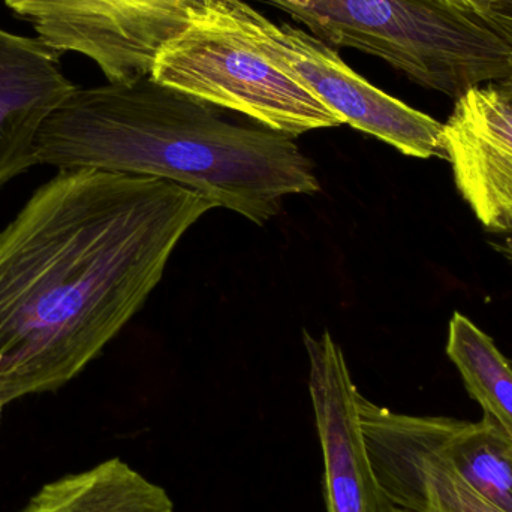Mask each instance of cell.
<instances>
[{
  "label": "cell",
  "instance_id": "6da1fadb",
  "mask_svg": "<svg viewBox=\"0 0 512 512\" xmlns=\"http://www.w3.org/2000/svg\"><path fill=\"white\" fill-rule=\"evenodd\" d=\"M212 209L177 183L93 168L39 186L0 231V403L77 378Z\"/></svg>",
  "mask_w": 512,
  "mask_h": 512
},
{
  "label": "cell",
  "instance_id": "7a4b0ae2",
  "mask_svg": "<svg viewBox=\"0 0 512 512\" xmlns=\"http://www.w3.org/2000/svg\"><path fill=\"white\" fill-rule=\"evenodd\" d=\"M38 165L156 177L264 225L289 195L319 191L288 135L231 122L221 108L144 77L75 87L36 137Z\"/></svg>",
  "mask_w": 512,
  "mask_h": 512
},
{
  "label": "cell",
  "instance_id": "3957f363",
  "mask_svg": "<svg viewBox=\"0 0 512 512\" xmlns=\"http://www.w3.org/2000/svg\"><path fill=\"white\" fill-rule=\"evenodd\" d=\"M330 47L369 54L459 99L512 74L510 45L450 0H265Z\"/></svg>",
  "mask_w": 512,
  "mask_h": 512
},
{
  "label": "cell",
  "instance_id": "277c9868",
  "mask_svg": "<svg viewBox=\"0 0 512 512\" xmlns=\"http://www.w3.org/2000/svg\"><path fill=\"white\" fill-rule=\"evenodd\" d=\"M233 2L195 17L159 51L150 77L291 138L343 125L297 75L256 47L231 12Z\"/></svg>",
  "mask_w": 512,
  "mask_h": 512
},
{
  "label": "cell",
  "instance_id": "5b68a950",
  "mask_svg": "<svg viewBox=\"0 0 512 512\" xmlns=\"http://www.w3.org/2000/svg\"><path fill=\"white\" fill-rule=\"evenodd\" d=\"M231 0H3L57 53H78L108 83L152 74L159 51L198 15Z\"/></svg>",
  "mask_w": 512,
  "mask_h": 512
},
{
  "label": "cell",
  "instance_id": "8992f818",
  "mask_svg": "<svg viewBox=\"0 0 512 512\" xmlns=\"http://www.w3.org/2000/svg\"><path fill=\"white\" fill-rule=\"evenodd\" d=\"M230 8L256 47L297 75L343 125L406 156L447 159L444 125L438 120L373 86L316 36L292 24L273 23L245 0H234Z\"/></svg>",
  "mask_w": 512,
  "mask_h": 512
},
{
  "label": "cell",
  "instance_id": "52a82bcc",
  "mask_svg": "<svg viewBox=\"0 0 512 512\" xmlns=\"http://www.w3.org/2000/svg\"><path fill=\"white\" fill-rule=\"evenodd\" d=\"M309 355V390L324 462L327 512H391L364 447L358 390L342 348L328 331H303Z\"/></svg>",
  "mask_w": 512,
  "mask_h": 512
},
{
  "label": "cell",
  "instance_id": "ba28073f",
  "mask_svg": "<svg viewBox=\"0 0 512 512\" xmlns=\"http://www.w3.org/2000/svg\"><path fill=\"white\" fill-rule=\"evenodd\" d=\"M364 447L394 507L411 512H504L475 493L436 453L421 417L396 414L358 393Z\"/></svg>",
  "mask_w": 512,
  "mask_h": 512
},
{
  "label": "cell",
  "instance_id": "9c48e42d",
  "mask_svg": "<svg viewBox=\"0 0 512 512\" xmlns=\"http://www.w3.org/2000/svg\"><path fill=\"white\" fill-rule=\"evenodd\" d=\"M447 161L457 189L478 221L512 233V102L496 84L456 99L444 123Z\"/></svg>",
  "mask_w": 512,
  "mask_h": 512
},
{
  "label": "cell",
  "instance_id": "30bf717a",
  "mask_svg": "<svg viewBox=\"0 0 512 512\" xmlns=\"http://www.w3.org/2000/svg\"><path fill=\"white\" fill-rule=\"evenodd\" d=\"M75 87L38 36L0 29V188L38 165L39 129Z\"/></svg>",
  "mask_w": 512,
  "mask_h": 512
},
{
  "label": "cell",
  "instance_id": "8fae6325",
  "mask_svg": "<svg viewBox=\"0 0 512 512\" xmlns=\"http://www.w3.org/2000/svg\"><path fill=\"white\" fill-rule=\"evenodd\" d=\"M421 424L436 453L475 493L512 512V441L496 421L421 417Z\"/></svg>",
  "mask_w": 512,
  "mask_h": 512
},
{
  "label": "cell",
  "instance_id": "7c38bea8",
  "mask_svg": "<svg viewBox=\"0 0 512 512\" xmlns=\"http://www.w3.org/2000/svg\"><path fill=\"white\" fill-rule=\"evenodd\" d=\"M23 512H174L165 489L120 459L42 487Z\"/></svg>",
  "mask_w": 512,
  "mask_h": 512
},
{
  "label": "cell",
  "instance_id": "4fadbf2b",
  "mask_svg": "<svg viewBox=\"0 0 512 512\" xmlns=\"http://www.w3.org/2000/svg\"><path fill=\"white\" fill-rule=\"evenodd\" d=\"M447 354L456 364L484 417L492 418L512 441V369L495 342L471 319L456 312L448 331Z\"/></svg>",
  "mask_w": 512,
  "mask_h": 512
},
{
  "label": "cell",
  "instance_id": "5bb4252c",
  "mask_svg": "<svg viewBox=\"0 0 512 512\" xmlns=\"http://www.w3.org/2000/svg\"><path fill=\"white\" fill-rule=\"evenodd\" d=\"M480 17L510 45L512 50V3L495 6Z\"/></svg>",
  "mask_w": 512,
  "mask_h": 512
},
{
  "label": "cell",
  "instance_id": "9a60e30c",
  "mask_svg": "<svg viewBox=\"0 0 512 512\" xmlns=\"http://www.w3.org/2000/svg\"><path fill=\"white\" fill-rule=\"evenodd\" d=\"M450 2L480 17L489 9L495 8L498 5H504V3H512V0H450Z\"/></svg>",
  "mask_w": 512,
  "mask_h": 512
},
{
  "label": "cell",
  "instance_id": "2e32d148",
  "mask_svg": "<svg viewBox=\"0 0 512 512\" xmlns=\"http://www.w3.org/2000/svg\"><path fill=\"white\" fill-rule=\"evenodd\" d=\"M496 87L501 90L502 95L505 98L510 99L512 102V74L510 77L505 78V80L499 81V83H495Z\"/></svg>",
  "mask_w": 512,
  "mask_h": 512
},
{
  "label": "cell",
  "instance_id": "e0dca14e",
  "mask_svg": "<svg viewBox=\"0 0 512 512\" xmlns=\"http://www.w3.org/2000/svg\"><path fill=\"white\" fill-rule=\"evenodd\" d=\"M498 249L512 264V236L507 237L504 242L499 243Z\"/></svg>",
  "mask_w": 512,
  "mask_h": 512
},
{
  "label": "cell",
  "instance_id": "ac0fdd59",
  "mask_svg": "<svg viewBox=\"0 0 512 512\" xmlns=\"http://www.w3.org/2000/svg\"><path fill=\"white\" fill-rule=\"evenodd\" d=\"M391 512H411V511H406V510H402V508L394 507L393 510H391Z\"/></svg>",
  "mask_w": 512,
  "mask_h": 512
},
{
  "label": "cell",
  "instance_id": "d6986e66",
  "mask_svg": "<svg viewBox=\"0 0 512 512\" xmlns=\"http://www.w3.org/2000/svg\"><path fill=\"white\" fill-rule=\"evenodd\" d=\"M3 405L0 403V417H2Z\"/></svg>",
  "mask_w": 512,
  "mask_h": 512
}]
</instances>
